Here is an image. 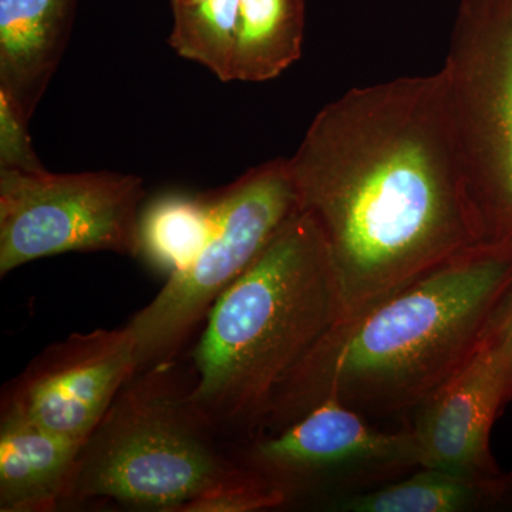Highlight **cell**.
I'll use <instances>...</instances> for the list:
<instances>
[{"mask_svg":"<svg viewBox=\"0 0 512 512\" xmlns=\"http://www.w3.org/2000/svg\"><path fill=\"white\" fill-rule=\"evenodd\" d=\"M288 161L299 210L329 249L343 319L485 241L440 72L349 90Z\"/></svg>","mask_w":512,"mask_h":512,"instance_id":"cell-1","label":"cell"},{"mask_svg":"<svg viewBox=\"0 0 512 512\" xmlns=\"http://www.w3.org/2000/svg\"><path fill=\"white\" fill-rule=\"evenodd\" d=\"M512 286V239L481 241L320 343L269 423L285 429L326 399L372 420L413 413L483 345Z\"/></svg>","mask_w":512,"mask_h":512,"instance_id":"cell-2","label":"cell"},{"mask_svg":"<svg viewBox=\"0 0 512 512\" xmlns=\"http://www.w3.org/2000/svg\"><path fill=\"white\" fill-rule=\"evenodd\" d=\"M342 319L325 239L298 210L208 313L191 403L211 429L264 436L289 387Z\"/></svg>","mask_w":512,"mask_h":512,"instance_id":"cell-3","label":"cell"},{"mask_svg":"<svg viewBox=\"0 0 512 512\" xmlns=\"http://www.w3.org/2000/svg\"><path fill=\"white\" fill-rule=\"evenodd\" d=\"M136 375L83 444L64 503L103 498L181 512L239 467L212 444L210 424L170 362Z\"/></svg>","mask_w":512,"mask_h":512,"instance_id":"cell-4","label":"cell"},{"mask_svg":"<svg viewBox=\"0 0 512 512\" xmlns=\"http://www.w3.org/2000/svg\"><path fill=\"white\" fill-rule=\"evenodd\" d=\"M485 241L512 239V0H463L440 70Z\"/></svg>","mask_w":512,"mask_h":512,"instance_id":"cell-5","label":"cell"},{"mask_svg":"<svg viewBox=\"0 0 512 512\" xmlns=\"http://www.w3.org/2000/svg\"><path fill=\"white\" fill-rule=\"evenodd\" d=\"M210 194L214 225L207 244L191 265L168 276L127 325L140 369L170 362L222 293L299 210L288 158L256 165Z\"/></svg>","mask_w":512,"mask_h":512,"instance_id":"cell-6","label":"cell"},{"mask_svg":"<svg viewBox=\"0 0 512 512\" xmlns=\"http://www.w3.org/2000/svg\"><path fill=\"white\" fill-rule=\"evenodd\" d=\"M143 178L0 168V276L69 252L138 256Z\"/></svg>","mask_w":512,"mask_h":512,"instance_id":"cell-7","label":"cell"},{"mask_svg":"<svg viewBox=\"0 0 512 512\" xmlns=\"http://www.w3.org/2000/svg\"><path fill=\"white\" fill-rule=\"evenodd\" d=\"M242 466L289 498L323 491L335 494V503L406 477L420 460L407 424L377 429L356 410L326 399L285 429L256 437Z\"/></svg>","mask_w":512,"mask_h":512,"instance_id":"cell-8","label":"cell"},{"mask_svg":"<svg viewBox=\"0 0 512 512\" xmlns=\"http://www.w3.org/2000/svg\"><path fill=\"white\" fill-rule=\"evenodd\" d=\"M138 370L127 326L73 333L43 350L6 387L2 417L84 444Z\"/></svg>","mask_w":512,"mask_h":512,"instance_id":"cell-9","label":"cell"},{"mask_svg":"<svg viewBox=\"0 0 512 512\" xmlns=\"http://www.w3.org/2000/svg\"><path fill=\"white\" fill-rule=\"evenodd\" d=\"M168 45L221 82L264 83L298 62L303 0H171Z\"/></svg>","mask_w":512,"mask_h":512,"instance_id":"cell-10","label":"cell"},{"mask_svg":"<svg viewBox=\"0 0 512 512\" xmlns=\"http://www.w3.org/2000/svg\"><path fill=\"white\" fill-rule=\"evenodd\" d=\"M504 406L503 357L488 332L466 365L407 421L420 467L480 477L503 473L491 453L490 437Z\"/></svg>","mask_w":512,"mask_h":512,"instance_id":"cell-11","label":"cell"},{"mask_svg":"<svg viewBox=\"0 0 512 512\" xmlns=\"http://www.w3.org/2000/svg\"><path fill=\"white\" fill-rule=\"evenodd\" d=\"M76 0H0V92L28 123L62 59Z\"/></svg>","mask_w":512,"mask_h":512,"instance_id":"cell-12","label":"cell"},{"mask_svg":"<svg viewBox=\"0 0 512 512\" xmlns=\"http://www.w3.org/2000/svg\"><path fill=\"white\" fill-rule=\"evenodd\" d=\"M83 444L26 421L0 423V511L45 512L64 503Z\"/></svg>","mask_w":512,"mask_h":512,"instance_id":"cell-13","label":"cell"},{"mask_svg":"<svg viewBox=\"0 0 512 512\" xmlns=\"http://www.w3.org/2000/svg\"><path fill=\"white\" fill-rule=\"evenodd\" d=\"M512 503V474L468 476L419 467L393 483L329 505L340 512H478Z\"/></svg>","mask_w":512,"mask_h":512,"instance_id":"cell-14","label":"cell"},{"mask_svg":"<svg viewBox=\"0 0 512 512\" xmlns=\"http://www.w3.org/2000/svg\"><path fill=\"white\" fill-rule=\"evenodd\" d=\"M214 225L211 194H165L141 210L138 256L167 276L200 255Z\"/></svg>","mask_w":512,"mask_h":512,"instance_id":"cell-15","label":"cell"},{"mask_svg":"<svg viewBox=\"0 0 512 512\" xmlns=\"http://www.w3.org/2000/svg\"><path fill=\"white\" fill-rule=\"evenodd\" d=\"M291 501L278 485L251 468L239 466L185 505L181 512H254L284 507Z\"/></svg>","mask_w":512,"mask_h":512,"instance_id":"cell-16","label":"cell"},{"mask_svg":"<svg viewBox=\"0 0 512 512\" xmlns=\"http://www.w3.org/2000/svg\"><path fill=\"white\" fill-rule=\"evenodd\" d=\"M0 168L12 170H45L29 136V123L13 106L5 93L0 92Z\"/></svg>","mask_w":512,"mask_h":512,"instance_id":"cell-17","label":"cell"},{"mask_svg":"<svg viewBox=\"0 0 512 512\" xmlns=\"http://www.w3.org/2000/svg\"><path fill=\"white\" fill-rule=\"evenodd\" d=\"M490 335L503 357L505 404H508L512 402V286L498 309Z\"/></svg>","mask_w":512,"mask_h":512,"instance_id":"cell-18","label":"cell"}]
</instances>
